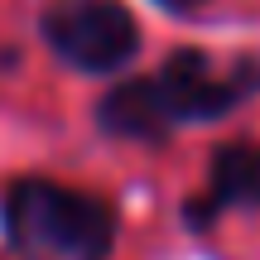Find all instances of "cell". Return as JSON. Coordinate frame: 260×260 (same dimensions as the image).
I'll return each mask as SVG.
<instances>
[{
	"label": "cell",
	"mask_w": 260,
	"mask_h": 260,
	"mask_svg": "<svg viewBox=\"0 0 260 260\" xmlns=\"http://www.w3.org/2000/svg\"><path fill=\"white\" fill-rule=\"evenodd\" d=\"M0 232L15 260H111L121 217L102 193L58 178H15L0 193Z\"/></svg>",
	"instance_id": "cell-1"
},
{
	"label": "cell",
	"mask_w": 260,
	"mask_h": 260,
	"mask_svg": "<svg viewBox=\"0 0 260 260\" xmlns=\"http://www.w3.org/2000/svg\"><path fill=\"white\" fill-rule=\"evenodd\" d=\"M149 87L174 135L183 125H212L260 96V53L246 48V53L217 58L198 44H183L149 73Z\"/></svg>",
	"instance_id": "cell-2"
},
{
	"label": "cell",
	"mask_w": 260,
	"mask_h": 260,
	"mask_svg": "<svg viewBox=\"0 0 260 260\" xmlns=\"http://www.w3.org/2000/svg\"><path fill=\"white\" fill-rule=\"evenodd\" d=\"M39 39L82 77H116L145 48V29L125 0H53L39 10Z\"/></svg>",
	"instance_id": "cell-3"
},
{
	"label": "cell",
	"mask_w": 260,
	"mask_h": 260,
	"mask_svg": "<svg viewBox=\"0 0 260 260\" xmlns=\"http://www.w3.org/2000/svg\"><path fill=\"white\" fill-rule=\"evenodd\" d=\"M226 212H260V140H222L207 159V188L183 203V226L207 236Z\"/></svg>",
	"instance_id": "cell-4"
},
{
	"label": "cell",
	"mask_w": 260,
	"mask_h": 260,
	"mask_svg": "<svg viewBox=\"0 0 260 260\" xmlns=\"http://www.w3.org/2000/svg\"><path fill=\"white\" fill-rule=\"evenodd\" d=\"M96 116V130L106 140H125V145H169L174 130H169L164 111L154 102V87H149V73L145 77H121L116 87H106L92 106Z\"/></svg>",
	"instance_id": "cell-5"
},
{
	"label": "cell",
	"mask_w": 260,
	"mask_h": 260,
	"mask_svg": "<svg viewBox=\"0 0 260 260\" xmlns=\"http://www.w3.org/2000/svg\"><path fill=\"white\" fill-rule=\"evenodd\" d=\"M159 10H169V15H198L203 5H212V0H154Z\"/></svg>",
	"instance_id": "cell-6"
}]
</instances>
